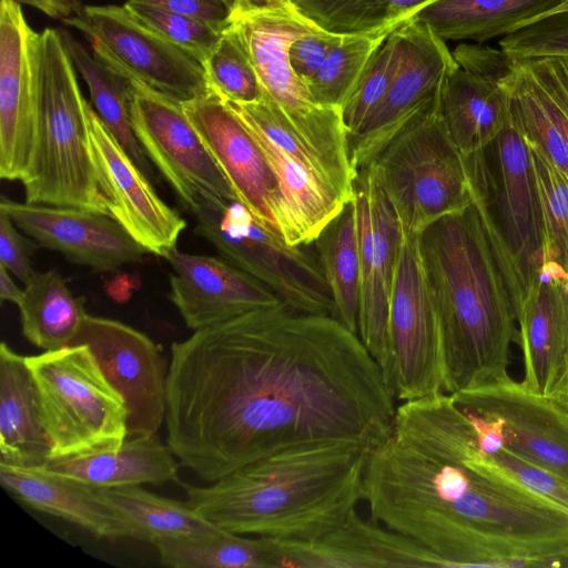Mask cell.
<instances>
[{
	"mask_svg": "<svg viewBox=\"0 0 568 568\" xmlns=\"http://www.w3.org/2000/svg\"><path fill=\"white\" fill-rule=\"evenodd\" d=\"M396 408L358 334L332 315L265 307L171 346L166 444L206 483L292 446L373 448L390 433Z\"/></svg>",
	"mask_w": 568,
	"mask_h": 568,
	"instance_id": "cell-1",
	"label": "cell"
},
{
	"mask_svg": "<svg viewBox=\"0 0 568 568\" xmlns=\"http://www.w3.org/2000/svg\"><path fill=\"white\" fill-rule=\"evenodd\" d=\"M362 500L371 520L453 567H539L545 548L568 551V510L481 455L452 394L403 402L369 449Z\"/></svg>",
	"mask_w": 568,
	"mask_h": 568,
	"instance_id": "cell-2",
	"label": "cell"
},
{
	"mask_svg": "<svg viewBox=\"0 0 568 568\" xmlns=\"http://www.w3.org/2000/svg\"><path fill=\"white\" fill-rule=\"evenodd\" d=\"M467 163L468 206L418 235L440 318L449 394L508 376L524 295L491 206L484 153L467 156Z\"/></svg>",
	"mask_w": 568,
	"mask_h": 568,
	"instance_id": "cell-3",
	"label": "cell"
},
{
	"mask_svg": "<svg viewBox=\"0 0 568 568\" xmlns=\"http://www.w3.org/2000/svg\"><path fill=\"white\" fill-rule=\"evenodd\" d=\"M369 447L355 440L292 446L201 487L186 503L220 529L312 540L342 525L362 500Z\"/></svg>",
	"mask_w": 568,
	"mask_h": 568,
	"instance_id": "cell-4",
	"label": "cell"
},
{
	"mask_svg": "<svg viewBox=\"0 0 568 568\" xmlns=\"http://www.w3.org/2000/svg\"><path fill=\"white\" fill-rule=\"evenodd\" d=\"M60 30L39 32L38 123L23 185L26 202L110 215L91 160L85 99Z\"/></svg>",
	"mask_w": 568,
	"mask_h": 568,
	"instance_id": "cell-5",
	"label": "cell"
},
{
	"mask_svg": "<svg viewBox=\"0 0 568 568\" xmlns=\"http://www.w3.org/2000/svg\"><path fill=\"white\" fill-rule=\"evenodd\" d=\"M229 27L244 47L262 93L277 105L302 139L356 176L341 110L318 104L288 59L293 41L321 28L302 16L291 0H235Z\"/></svg>",
	"mask_w": 568,
	"mask_h": 568,
	"instance_id": "cell-6",
	"label": "cell"
},
{
	"mask_svg": "<svg viewBox=\"0 0 568 568\" xmlns=\"http://www.w3.org/2000/svg\"><path fill=\"white\" fill-rule=\"evenodd\" d=\"M50 460L119 449L129 436V412L85 344L26 356Z\"/></svg>",
	"mask_w": 568,
	"mask_h": 568,
	"instance_id": "cell-7",
	"label": "cell"
},
{
	"mask_svg": "<svg viewBox=\"0 0 568 568\" xmlns=\"http://www.w3.org/2000/svg\"><path fill=\"white\" fill-rule=\"evenodd\" d=\"M439 101L397 134L369 164L402 231L419 235L471 201L467 158L452 140Z\"/></svg>",
	"mask_w": 568,
	"mask_h": 568,
	"instance_id": "cell-8",
	"label": "cell"
},
{
	"mask_svg": "<svg viewBox=\"0 0 568 568\" xmlns=\"http://www.w3.org/2000/svg\"><path fill=\"white\" fill-rule=\"evenodd\" d=\"M194 233L220 256L270 288L290 310L333 314V298L316 255L262 227L237 201L202 200L190 211Z\"/></svg>",
	"mask_w": 568,
	"mask_h": 568,
	"instance_id": "cell-9",
	"label": "cell"
},
{
	"mask_svg": "<svg viewBox=\"0 0 568 568\" xmlns=\"http://www.w3.org/2000/svg\"><path fill=\"white\" fill-rule=\"evenodd\" d=\"M90 42L93 54L128 80L136 140L184 207L191 211L206 199L236 201L182 102L152 89L114 61L98 42Z\"/></svg>",
	"mask_w": 568,
	"mask_h": 568,
	"instance_id": "cell-10",
	"label": "cell"
},
{
	"mask_svg": "<svg viewBox=\"0 0 568 568\" xmlns=\"http://www.w3.org/2000/svg\"><path fill=\"white\" fill-rule=\"evenodd\" d=\"M392 389L406 402L446 392L443 332L418 235L402 231L389 306Z\"/></svg>",
	"mask_w": 568,
	"mask_h": 568,
	"instance_id": "cell-11",
	"label": "cell"
},
{
	"mask_svg": "<svg viewBox=\"0 0 568 568\" xmlns=\"http://www.w3.org/2000/svg\"><path fill=\"white\" fill-rule=\"evenodd\" d=\"M452 395L500 447L568 480V399L531 393L509 375Z\"/></svg>",
	"mask_w": 568,
	"mask_h": 568,
	"instance_id": "cell-12",
	"label": "cell"
},
{
	"mask_svg": "<svg viewBox=\"0 0 568 568\" xmlns=\"http://www.w3.org/2000/svg\"><path fill=\"white\" fill-rule=\"evenodd\" d=\"M63 22L98 42L131 74L181 102L211 91L201 62L123 6H80Z\"/></svg>",
	"mask_w": 568,
	"mask_h": 568,
	"instance_id": "cell-13",
	"label": "cell"
},
{
	"mask_svg": "<svg viewBox=\"0 0 568 568\" xmlns=\"http://www.w3.org/2000/svg\"><path fill=\"white\" fill-rule=\"evenodd\" d=\"M400 57L387 93L359 134L348 140L356 171L440 99L447 75L457 65L446 41L412 18L398 28Z\"/></svg>",
	"mask_w": 568,
	"mask_h": 568,
	"instance_id": "cell-14",
	"label": "cell"
},
{
	"mask_svg": "<svg viewBox=\"0 0 568 568\" xmlns=\"http://www.w3.org/2000/svg\"><path fill=\"white\" fill-rule=\"evenodd\" d=\"M84 118L91 160L110 215L148 253L166 258L176 248L185 220L160 197L87 100Z\"/></svg>",
	"mask_w": 568,
	"mask_h": 568,
	"instance_id": "cell-15",
	"label": "cell"
},
{
	"mask_svg": "<svg viewBox=\"0 0 568 568\" xmlns=\"http://www.w3.org/2000/svg\"><path fill=\"white\" fill-rule=\"evenodd\" d=\"M354 191L361 252L358 336L392 388L389 306L402 229L371 165L357 171Z\"/></svg>",
	"mask_w": 568,
	"mask_h": 568,
	"instance_id": "cell-16",
	"label": "cell"
},
{
	"mask_svg": "<svg viewBox=\"0 0 568 568\" xmlns=\"http://www.w3.org/2000/svg\"><path fill=\"white\" fill-rule=\"evenodd\" d=\"M85 344L123 396L129 436L158 434L165 420L168 366L144 333L116 320L87 315L72 345Z\"/></svg>",
	"mask_w": 568,
	"mask_h": 568,
	"instance_id": "cell-17",
	"label": "cell"
},
{
	"mask_svg": "<svg viewBox=\"0 0 568 568\" xmlns=\"http://www.w3.org/2000/svg\"><path fill=\"white\" fill-rule=\"evenodd\" d=\"M17 0L0 2V176L21 181L38 123L37 44Z\"/></svg>",
	"mask_w": 568,
	"mask_h": 568,
	"instance_id": "cell-18",
	"label": "cell"
},
{
	"mask_svg": "<svg viewBox=\"0 0 568 568\" xmlns=\"http://www.w3.org/2000/svg\"><path fill=\"white\" fill-rule=\"evenodd\" d=\"M182 105L236 201L262 227L281 237L273 216L278 196L277 182L252 133L212 89L206 94L183 101Z\"/></svg>",
	"mask_w": 568,
	"mask_h": 568,
	"instance_id": "cell-19",
	"label": "cell"
},
{
	"mask_svg": "<svg viewBox=\"0 0 568 568\" xmlns=\"http://www.w3.org/2000/svg\"><path fill=\"white\" fill-rule=\"evenodd\" d=\"M0 211L40 246L99 272L139 263L148 253L111 215L97 211L7 197H1Z\"/></svg>",
	"mask_w": 568,
	"mask_h": 568,
	"instance_id": "cell-20",
	"label": "cell"
},
{
	"mask_svg": "<svg viewBox=\"0 0 568 568\" xmlns=\"http://www.w3.org/2000/svg\"><path fill=\"white\" fill-rule=\"evenodd\" d=\"M517 324L521 385L538 395L568 399V274L557 263L545 261L528 284Z\"/></svg>",
	"mask_w": 568,
	"mask_h": 568,
	"instance_id": "cell-21",
	"label": "cell"
},
{
	"mask_svg": "<svg viewBox=\"0 0 568 568\" xmlns=\"http://www.w3.org/2000/svg\"><path fill=\"white\" fill-rule=\"evenodd\" d=\"M493 144L497 178L493 179L488 170L490 201L525 294L544 263L542 223L530 150L511 115Z\"/></svg>",
	"mask_w": 568,
	"mask_h": 568,
	"instance_id": "cell-22",
	"label": "cell"
},
{
	"mask_svg": "<svg viewBox=\"0 0 568 568\" xmlns=\"http://www.w3.org/2000/svg\"><path fill=\"white\" fill-rule=\"evenodd\" d=\"M272 568L444 567L412 538L356 510L338 527L312 540L272 539Z\"/></svg>",
	"mask_w": 568,
	"mask_h": 568,
	"instance_id": "cell-23",
	"label": "cell"
},
{
	"mask_svg": "<svg viewBox=\"0 0 568 568\" xmlns=\"http://www.w3.org/2000/svg\"><path fill=\"white\" fill-rule=\"evenodd\" d=\"M165 260L174 271L170 300L190 329L284 304L263 283L222 256L174 248Z\"/></svg>",
	"mask_w": 568,
	"mask_h": 568,
	"instance_id": "cell-24",
	"label": "cell"
},
{
	"mask_svg": "<svg viewBox=\"0 0 568 568\" xmlns=\"http://www.w3.org/2000/svg\"><path fill=\"white\" fill-rule=\"evenodd\" d=\"M0 483L20 503L63 519L94 538H132L129 521L95 487L43 467H21L1 462Z\"/></svg>",
	"mask_w": 568,
	"mask_h": 568,
	"instance_id": "cell-25",
	"label": "cell"
},
{
	"mask_svg": "<svg viewBox=\"0 0 568 568\" xmlns=\"http://www.w3.org/2000/svg\"><path fill=\"white\" fill-rule=\"evenodd\" d=\"M51 446L40 417L34 383L26 356L0 345V462L42 467Z\"/></svg>",
	"mask_w": 568,
	"mask_h": 568,
	"instance_id": "cell-26",
	"label": "cell"
},
{
	"mask_svg": "<svg viewBox=\"0 0 568 568\" xmlns=\"http://www.w3.org/2000/svg\"><path fill=\"white\" fill-rule=\"evenodd\" d=\"M439 108L452 140L466 158L486 150L510 120L500 80L458 65L445 80Z\"/></svg>",
	"mask_w": 568,
	"mask_h": 568,
	"instance_id": "cell-27",
	"label": "cell"
},
{
	"mask_svg": "<svg viewBox=\"0 0 568 568\" xmlns=\"http://www.w3.org/2000/svg\"><path fill=\"white\" fill-rule=\"evenodd\" d=\"M175 455L158 434L128 437L112 452L48 462L47 470L95 488H119L142 484L178 481Z\"/></svg>",
	"mask_w": 568,
	"mask_h": 568,
	"instance_id": "cell-28",
	"label": "cell"
},
{
	"mask_svg": "<svg viewBox=\"0 0 568 568\" xmlns=\"http://www.w3.org/2000/svg\"><path fill=\"white\" fill-rule=\"evenodd\" d=\"M561 0H437L413 18L443 40L483 43L519 29Z\"/></svg>",
	"mask_w": 568,
	"mask_h": 568,
	"instance_id": "cell-29",
	"label": "cell"
},
{
	"mask_svg": "<svg viewBox=\"0 0 568 568\" xmlns=\"http://www.w3.org/2000/svg\"><path fill=\"white\" fill-rule=\"evenodd\" d=\"M18 307L23 336L44 351L72 345L88 315L84 298L74 296L55 270L36 272Z\"/></svg>",
	"mask_w": 568,
	"mask_h": 568,
	"instance_id": "cell-30",
	"label": "cell"
},
{
	"mask_svg": "<svg viewBox=\"0 0 568 568\" xmlns=\"http://www.w3.org/2000/svg\"><path fill=\"white\" fill-rule=\"evenodd\" d=\"M333 298L332 316L358 334L361 252L355 197L313 242Z\"/></svg>",
	"mask_w": 568,
	"mask_h": 568,
	"instance_id": "cell-31",
	"label": "cell"
},
{
	"mask_svg": "<svg viewBox=\"0 0 568 568\" xmlns=\"http://www.w3.org/2000/svg\"><path fill=\"white\" fill-rule=\"evenodd\" d=\"M98 490L129 521L133 539L153 544L161 538L209 537L222 530L186 501L165 498L139 486Z\"/></svg>",
	"mask_w": 568,
	"mask_h": 568,
	"instance_id": "cell-32",
	"label": "cell"
},
{
	"mask_svg": "<svg viewBox=\"0 0 568 568\" xmlns=\"http://www.w3.org/2000/svg\"><path fill=\"white\" fill-rule=\"evenodd\" d=\"M61 34L75 69L88 85L92 108L135 163L150 179H154L149 159L132 128L128 80L89 53L70 32L62 30Z\"/></svg>",
	"mask_w": 568,
	"mask_h": 568,
	"instance_id": "cell-33",
	"label": "cell"
},
{
	"mask_svg": "<svg viewBox=\"0 0 568 568\" xmlns=\"http://www.w3.org/2000/svg\"><path fill=\"white\" fill-rule=\"evenodd\" d=\"M162 566L171 568H272L271 541L226 530L197 538L153 542Z\"/></svg>",
	"mask_w": 568,
	"mask_h": 568,
	"instance_id": "cell-34",
	"label": "cell"
},
{
	"mask_svg": "<svg viewBox=\"0 0 568 568\" xmlns=\"http://www.w3.org/2000/svg\"><path fill=\"white\" fill-rule=\"evenodd\" d=\"M318 28L336 34L390 33L437 0H291Z\"/></svg>",
	"mask_w": 568,
	"mask_h": 568,
	"instance_id": "cell-35",
	"label": "cell"
},
{
	"mask_svg": "<svg viewBox=\"0 0 568 568\" xmlns=\"http://www.w3.org/2000/svg\"><path fill=\"white\" fill-rule=\"evenodd\" d=\"M388 34H343L341 43L306 84L313 99L341 110Z\"/></svg>",
	"mask_w": 568,
	"mask_h": 568,
	"instance_id": "cell-36",
	"label": "cell"
},
{
	"mask_svg": "<svg viewBox=\"0 0 568 568\" xmlns=\"http://www.w3.org/2000/svg\"><path fill=\"white\" fill-rule=\"evenodd\" d=\"M527 142L541 214L544 262L552 261L568 274V175L537 145Z\"/></svg>",
	"mask_w": 568,
	"mask_h": 568,
	"instance_id": "cell-37",
	"label": "cell"
},
{
	"mask_svg": "<svg viewBox=\"0 0 568 568\" xmlns=\"http://www.w3.org/2000/svg\"><path fill=\"white\" fill-rule=\"evenodd\" d=\"M397 28L375 51L355 89L341 109L348 140L362 132L387 93L400 57Z\"/></svg>",
	"mask_w": 568,
	"mask_h": 568,
	"instance_id": "cell-38",
	"label": "cell"
},
{
	"mask_svg": "<svg viewBox=\"0 0 568 568\" xmlns=\"http://www.w3.org/2000/svg\"><path fill=\"white\" fill-rule=\"evenodd\" d=\"M211 89L222 99L250 103L261 99L256 71L236 33L227 27L202 63Z\"/></svg>",
	"mask_w": 568,
	"mask_h": 568,
	"instance_id": "cell-39",
	"label": "cell"
},
{
	"mask_svg": "<svg viewBox=\"0 0 568 568\" xmlns=\"http://www.w3.org/2000/svg\"><path fill=\"white\" fill-rule=\"evenodd\" d=\"M140 21L203 63L223 32L202 21L152 6L125 2Z\"/></svg>",
	"mask_w": 568,
	"mask_h": 568,
	"instance_id": "cell-40",
	"label": "cell"
},
{
	"mask_svg": "<svg viewBox=\"0 0 568 568\" xmlns=\"http://www.w3.org/2000/svg\"><path fill=\"white\" fill-rule=\"evenodd\" d=\"M499 47L513 60L568 57V13L530 21L504 36Z\"/></svg>",
	"mask_w": 568,
	"mask_h": 568,
	"instance_id": "cell-41",
	"label": "cell"
},
{
	"mask_svg": "<svg viewBox=\"0 0 568 568\" xmlns=\"http://www.w3.org/2000/svg\"><path fill=\"white\" fill-rule=\"evenodd\" d=\"M519 61L535 82L568 160V57Z\"/></svg>",
	"mask_w": 568,
	"mask_h": 568,
	"instance_id": "cell-42",
	"label": "cell"
},
{
	"mask_svg": "<svg viewBox=\"0 0 568 568\" xmlns=\"http://www.w3.org/2000/svg\"><path fill=\"white\" fill-rule=\"evenodd\" d=\"M483 456L529 490L568 510V480L503 447Z\"/></svg>",
	"mask_w": 568,
	"mask_h": 568,
	"instance_id": "cell-43",
	"label": "cell"
},
{
	"mask_svg": "<svg viewBox=\"0 0 568 568\" xmlns=\"http://www.w3.org/2000/svg\"><path fill=\"white\" fill-rule=\"evenodd\" d=\"M343 34L323 29L306 33L292 42L288 59L293 71L307 82L320 71L333 49L341 43Z\"/></svg>",
	"mask_w": 568,
	"mask_h": 568,
	"instance_id": "cell-44",
	"label": "cell"
},
{
	"mask_svg": "<svg viewBox=\"0 0 568 568\" xmlns=\"http://www.w3.org/2000/svg\"><path fill=\"white\" fill-rule=\"evenodd\" d=\"M22 233L13 221L0 211V265L27 285L36 274L31 256L39 244Z\"/></svg>",
	"mask_w": 568,
	"mask_h": 568,
	"instance_id": "cell-45",
	"label": "cell"
},
{
	"mask_svg": "<svg viewBox=\"0 0 568 568\" xmlns=\"http://www.w3.org/2000/svg\"><path fill=\"white\" fill-rule=\"evenodd\" d=\"M235 0H126L189 17L223 32L230 24Z\"/></svg>",
	"mask_w": 568,
	"mask_h": 568,
	"instance_id": "cell-46",
	"label": "cell"
},
{
	"mask_svg": "<svg viewBox=\"0 0 568 568\" xmlns=\"http://www.w3.org/2000/svg\"><path fill=\"white\" fill-rule=\"evenodd\" d=\"M452 53L459 68L498 80L509 73L514 63L501 49L481 43H460Z\"/></svg>",
	"mask_w": 568,
	"mask_h": 568,
	"instance_id": "cell-47",
	"label": "cell"
},
{
	"mask_svg": "<svg viewBox=\"0 0 568 568\" xmlns=\"http://www.w3.org/2000/svg\"><path fill=\"white\" fill-rule=\"evenodd\" d=\"M52 19H67L81 6V0H17Z\"/></svg>",
	"mask_w": 568,
	"mask_h": 568,
	"instance_id": "cell-48",
	"label": "cell"
},
{
	"mask_svg": "<svg viewBox=\"0 0 568 568\" xmlns=\"http://www.w3.org/2000/svg\"><path fill=\"white\" fill-rule=\"evenodd\" d=\"M9 273L4 266L0 265V300L1 303L8 301L18 305L23 290L19 288Z\"/></svg>",
	"mask_w": 568,
	"mask_h": 568,
	"instance_id": "cell-49",
	"label": "cell"
},
{
	"mask_svg": "<svg viewBox=\"0 0 568 568\" xmlns=\"http://www.w3.org/2000/svg\"><path fill=\"white\" fill-rule=\"evenodd\" d=\"M559 13H568V0H561L557 6H555L554 8L548 10L547 12L542 13L541 16H539V17L530 20V21H534V20L539 19V18H544V17H547V16H551V14H559ZM530 21H528L527 23H529ZM527 23H525V24H527Z\"/></svg>",
	"mask_w": 568,
	"mask_h": 568,
	"instance_id": "cell-50",
	"label": "cell"
},
{
	"mask_svg": "<svg viewBox=\"0 0 568 568\" xmlns=\"http://www.w3.org/2000/svg\"><path fill=\"white\" fill-rule=\"evenodd\" d=\"M560 567H568V551L560 559Z\"/></svg>",
	"mask_w": 568,
	"mask_h": 568,
	"instance_id": "cell-51",
	"label": "cell"
},
{
	"mask_svg": "<svg viewBox=\"0 0 568 568\" xmlns=\"http://www.w3.org/2000/svg\"><path fill=\"white\" fill-rule=\"evenodd\" d=\"M248 1H252V2H265V1H268V0H248Z\"/></svg>",
	"mask_w": 568,
	"mask_h": 568,
	"instance_id": "cell-52",
	"label": "cell"
}]
</instances>
